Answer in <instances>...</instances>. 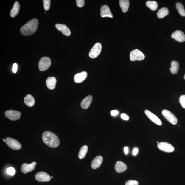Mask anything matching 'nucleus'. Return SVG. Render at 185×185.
I'll return each instance as SVG.
<instances>
[{
  "mask_svg": "<svg viewBox=\"0 0 185 185\" xmlns=\"http://www.w3.org/2000/svg\"><path fill=\"white\" fill-rule=\"evenodd\" d=\"M42 138L44 142L50 147L56 148L60 144L58 137L53 132L49 131L45 132L42 134Z\"/></svg>",
  "mask_w": 185,
  "mask_h": 185,
  "instance_id": "nucleus-1",
  "label": "nucleus"
},
{
  "mask_svg": "<svg viewBox=\"0 0 185 185\" xmlns=\"http://www.w3.org/2000/svg\"><path fill=\"white\" fill-rule=\"evenodd\" d=\"M38 25V21L37 19L30 20L21 27L20 32L24 36H30L37 31Z\"/></svg>",
  "mask_w": 185,
  "mask_h": 185,
  "instance_id": "nucleus-2",
  "label": "nucleus"
},
{
  "mask_svg": "<svg viewBox=\"0 0 185 185\" xmlns=\"http://www.w3.org/2000/svg\"><path fill=\"white\" fill-rule=\"evenodd\" d=\"M51 64V59L49 57H43L39 62V69L41 71H45L49 68Z\"/></svg>",
  "mask_w": 185,
  "mask_h": 185,
  "instance_id": "nucleus-3",
  "label": "nucleus"
},
{
  "mask_svg": "<svg viewBox=\"0 0 185 185\" xmlns=\"http://www.w3.org/2000/svg\"><path fill=\"white\" fill-rule=\"evenodd\" d=\"M130 60L131 61H141L145 58V55L140 50L136 49L130 52Z\"/></svg>",
  "mask_w": 185,
  "mask_h": 185,
  "instance_id": "nucleus-4",
  "label": "nucleus"
},
{
  "mask_svg": "<svg viewBox=\"0 0 185 185\" xmlns=\"http://www.w3.org/2000/svg\"><path fill=\"white\" fill-rule=\"evenodd\" d=\"M162 114L164 117L171 124L173 125L177 124V119L171 111L167 110L164 109L162 111Z\"/></svg>",
  "mask_w": 185,
  "mask_h": 185,
  "instance_id": "nucleus-5",
  "label": "nucleus"
},
{
  "mask_svg": "<svg viewBox=\"0 0 185 185\" xmlns=\"http://www.w3.org/2000/svg\"><path fill=\"white\" fill-rule=\"evenodd\" d=\"M6 143L9 147L13 150H19L22 147L21 144L15 139L8 137L6 139Z\"/></svg>",
  "mask_w": 185,
  "mask_h": 185,
  "instance_id": "nucleus-6",
  "label": "nucleus"
},
{
  "mask_svg": "<svg viewBox=\"0 0 185 185\" xmlns=\"http://www.w3.org/2000/svg\"><path fill=\"white\" fill-rule=\"evenodd\" d=\"M102 49V46L100 43H96L89 52V56L92 59L97 57L101 52Z\"/></svg>",
  "mask_w": 185,
  "mask_h": 185,
  "instance_id": "nucleus-7",
  "label": "nucleus"
},
{
  "mask_svg": "<svg viewBox=\"0 0 185 185\" xmlns=\"http://www.w3.org/2000/svg\"><path fill=\"white\" fill-rule=\"evenodd\" d=\"M6 117L12 121H15L19 119L21 116V113L20 111L10 110L7 111L5 112Z\"/></svg>",
  "mask_w": 185,
  "mask_h": 185,
  "instance_id": "nucleus-8",
  "label": "nucleus"
},
{
  "mask_svg": "<svg viewBox=\"0 0 185 185\" xmlns=\"http://www.w3.org/2000/svg\"><path fill=\"white\" fill-rule=\"evenodd\" d=\"M157 147L160 150L166 152H172L175 150V148L170 143L166 142L158 143Z\"/></svg>",
  "mask_w": 185,
  "mask_h": 185,
  "instance_id": "nucleus-9",
  "label": "nucleus"
},
{
  "mask_svg": "<svg viewBox=\"0 0 185 185\" xmlns=\"http://www.w3.org/2000/svg\"><path fill=\"white\" fill-rule=\"evenodd\" d=\"M51 178L49 175L43 171L38 172L35 176L36 180L40 182H49L51 180Z\"/></svg>",
  "mask_w": 185,
  "mask_h": 185,
  "instance_id": "nucleus-10",
  "label": "nucleus"
},
{
  "mask_svg": "<svg viewBox=\"0 0 185 185\" xmlns=\"http://www.w3.org/2000/svg\"><path fill=\"white\" fill-rule=\"evenodd\" d=\"M37 164L36 162L34 161L31 164H27L26 163L22 164L21 167L22 172L26 174L27 173L31 172L35 168V166Z\"/></svg>",
  "mask_w": 185,
  "mask_h": 185,
  "instance_id": "nucleus-11",
  "label": "nucleus"
},
{
  "mask_svg": "<svg viewBox=\"0 0 185 185\" xmlns=\"http://www.w3.org/2000/svg\"><path fill=\"white\" fill-rule=\"evenodd\" d=\"M145 113L148 118L155 124L159 125H162V122L161 120L154 114L152 113L151 112L148 110H146L145 111Z\"/></svg>",
  "mask_w": 185,
  "mask_h": 185,
  "instance_id": "nucleus-12",
  "label": "nucleus"
},
{
  "mask_svg": "<svg viewBox=\"0 0 185 185\" xmlns=\"http://www.w3.org/2000/svg\"><path fill=\"white\" fill-rule=\"evenodd\" d=\"M171 38L179 42L185 41V35L181 31L177 30L174 32L171 35Z\"/></svg>",
  "mask_w": 185,
  "mask_h": 185,
  "instance_id": "nucleus-13",
  "label": "nucleus"
},
{
  "mask_svg": "<svg viewBox=\"0 0 185 185\" xmlns=\"http://www.w3.org/2000/svg\"><path fill=\"white\" fill-rule=\"evenodd\" d=\"M100 15L102 18L106 17L113 18L112 14L110 10L109 7L106 5L102 6L100 8Z\"/></svg>",
  "mask_w": 185,
  "mask_h": 185,
  "instance_id": "nucleus-14",
  "label": "nucleus"
},
{
  "mask_svg": "<svg viewBox=\"0 0 185 185\" xmlns=\"http://www.w3.org/2000/svg\"><path fill=\"white\" fill-rule=\"evenodd\" d=\"M55 27L59 31H61L64 35L69 36L71 35V32L66 25L65 24H57Z\"/></svg>",
  "mask_w": 185,
  "mask_h": 185,
  "instance_id": "nucleus-15",
  "label": "nucleus"
},
{
  "mask_svg": "<svg viewBox=\"0 0 185 185\" xmlns=\"http://www.w3.org/2000/svg\"><path fill=\"white\" fill-rule=\"evenodd\" d=\"M88 76V74L85 71L78 73L75 75L74 80L75 83H81L85 80Z\"/></svg>",
  "mask_w": 185,
  "mask_h": 185,
  "instance_id": "nucleus-16",
  "label": "nucleus"
},
{
  "mask_svg": "<svg viewBox=\"0 0 185 185\" xmlns=\"http://www.w3.org/2000/svg\"><path fill=\"white\" fill-rule=\"evenodd\" d=\"M46 85L49 90H53L55 88L57 83V80L55 77H48L46 80Z\"/></svg>",
  "mask_w": 185,
  "mask_h": 185,
  "instance_id": "nucleus-17",
  "label": "nucleus"
},
{
  "mask_svg": "<svg viewBox=\"0 0 185 185\" xmlns=\"http://www.w3.org/2000/svg\"><path fill=\"white\" fill-rule=\"evenodd\" d=\"M103 157L102 156H98L96 157L92 161L91 163V167L93 169L99 168L101 165L103 161Z\"/></svg>",
  "mask_w": 185,
  "mask_h": 185,
  "instance_id": "nucleus-18",
  "label": "nucleus"
},
{
  "mask_svg": "<svg viewBox=\"0 0 185 185\" xmlns=\"http://www.w3.org/2000/svg\"><path fill=\"white\" fill-rule=\"evenodd\" d=\"M93 100L92 96L89 95L82 100L81 106L82 108L84 109H87L92 102Z\"/></svg>",
  "mask_w": 185,
  "mask_h": 185,
  "instance_id": "nucleus-19",
  "label": "nucleus"
},
{
  "mask_svg": "<svg viewBox=\"0 0 185 185\" xmlns=\"http://www.w3.org/2000/svg\"><path fill=\"white\" fill-rule=\"evenodd\" d=\"M127 166L126 164L122 161L116 162L115 165V169L117 172L120 173L124 172L126 170Z\"/></svg>",
  "mask_w": 185,
  "mask_h": 185,
  "instance_id": "nucleus-20",
  "label": "nucleus"
},
{
  "mask_svg": "<svg viewBox=\"0 0 185 185\" xmlns=\"http://www.w3.org/2000/svg\"><path fill=\"white\" fill-rule=\"evenodd\" d=\"M24 102L27 106L32 107L35 104V101L34 98L30 94L27 95L24 98Z\"/></svg>",
  "mask_w": 185,
  "mask_h": 185,
  "instance_id": "nucleus-21",
  "label": "nucleus"
},
{
  "mask_svg": "<svg viewBox=\"0 0 185 185\" xmlns=\"http://www.w3.org/2000/svg\"><path fill=\"white\" fill-rule=\"evenodd\" d=\"M20 9V4L18 1L15 2L13 6V7L11 10L10 15L12 18L15 17L19 13Z\"/></svg>",
  "mask_w": 185,
  "mask_h": 185,
  "instance_id": "nucleus-22",
  "label": "nucleus"
},
{
  "mask_svg": "<svg viewBox=\"0 0 185 185\" xmlns=\"http://www.w3.org/2000/svg\"><path fill=\"white\" fill-rule=\"evenodd\" d=\"M120 6L123 13L127 12L130 5V2L128 0H120Z\"/></svg>",
  "mask_w": 185,
  "mask_h": 185,
  "instance_id": "nucleus-23",
  "label": "nucleus"
},
{
  "mask_svg": "<svg viewBox=\"0 0 185 185\" xmlns=\"http://www.w3.org/2000/svg\"><path fill=\"white\" fill-rule=\"evenodd\" d=\"M171 68L170 69L171 73L173 74H177L179 68V63L177 61L171 62Z\"/></svg>",
  "mask_w": 185,
  "mask_h": 185,
  "instance_id": "nucleus-24",
  "label": "nucleus"
},
{
  "mask_svg": "<svg viewBox=\"0 0 185 185\" xmlns=\"http://www.w3.org/2000/svg\"><path fill=\"white\" fill-rule=\"evenodd\" d=\"M169 11L166 7L162 8L159 10L157 13V16L159 19H161L168 15Z\"/></svg>",
  "mask_w": 185,
  "mask_h": 185,
  "instance_id": "nucleus-25",
  "label": "nucleus"
},
{
  "mask_svg": "<svg viewBox=\"0 0 185 185\" xmlns=\"http://www.w3.org/2000/svg\"><path fill=\"white\" fill-rule=\"evenodd\" d=\"M88 147L87 145L83 146L79 151L78 157L80 159H81L85 158L88 151Z\"/></svg>",
  "mask_w": 185,
  "mask_h": 185,
  "instance_id": "nucleus-26",
  "label": "nucleus"
},
{
  "mask_svg": "<svg viewBox=\"0 0 185 185\" xmlns=\"http://www.w3.org/2000/svg\"><path fill=\"white\" fill-rule=\"evenodd\" d=\"M146 6L152 11L156 10L158 7V4L156 1H147L146 3Z\"/></svg>",
  "mask_w": 185,
  "mask_h": 185,
  "instance_id": "nucleus-27",
  "label": "nucleus"
},
{
  "mask_svg": "<svg viewBox=\"0 0 185 185\" xmlns=\"http://www.w3.org/2000/svg\"><path fill=\"white\" fill-rule=\"evenodd\" d=\"M176 7L180 15L182 17H185V10L182 4L180 3H178L176 4Z\"/></svg>",
  "mask_w": 185,
  "mask_h": 185,
  "instance_id": "nucleus-28",
  "label": "nucleus"
},
{
  "mask_svg": "<svg viewBox=\"0 0 185 185\" xmlns=\"http://www.w3.org/2000/svg\"><path fill=\"white\" fill-rule=\"evenodd\" d=\"M44 4V7L46 11L49 10L51 6V1L50 0H43V1Z\"/></svg>",
  "mask_w": 185,
  "mask_h": 185,
  "instance_id": "nucleus-29",
  "label": "nucleus"
},
{
  "mask_svg": "<svg viewBox=\"0 0 185 185\" xmlns=\"http://www.w3.org/2000/svg\"><path fill=\"white\" fill-rule=\"evenodd\" d=\"M179 102L183 108L185 109V95H183L180 96Z\"/></svg>",
  "mask_w": 185,
  "mask_h": 185,
  "instance_id": "nucleus-30",
  "label": "nucleus"
},
{
  "mask_svg": "<svg viewBox=\"0 0 185 185\" xmlns=\"http://www.w3.org/2000/svg\"><path fill=\"white\" fill-rule=\"evenodd\" d=\"M125 185H139V182L136 180H128L125 182Z\"/></svg>",
  "mask_w": 185,
  "mask_h": 185,
  "instance_id": "nucleus-31",
  "label": "nucleus"
},
{
  "mask_svg": "<svg viewBox=\"0 0 185 185\" xmlns=\"http://www.w3.org/2000/svg\"><path fill=\"white\" fill-rule=\"evenodd\" d=\"M7 172L9 175L13 176L15 174L16 171L14 168L10 167L7 169Z\"/></svg>",
  "mask_w": 185,
  "mask_h": 185,
  "instance_id": "nucleus-32",
  "label": "nucleus"
},
{
  "mask_svg": "<svg viewBox=\"0 0 185 185\" xmlns=\"http://www.w3.org/2000/svg\"><path fill=\"white\" fill-rule=\"evenodd\" d=\"M85 1L84 0H77L76 1L77 5L80 8L83 7L85 4Z\"/></svg>",
  "mask_w": 185,
  "mask_h": 185,
  "instance_id": "nucleus-33",
  "label": "nucleus"
},
{
  "mask_svg": "<svg viewBox=\"0 0 185 185\" xmlns=\"http://www.w3.org/2000/svg\"><path fill=\"white\" fill-rule=\"evenodd\" d=\"M18 70V65L16 63L14 64L13 66L12 71L14 73L17 72Z\"/></svg>",
  "mask_w": 185,
  "mask_h": 185,
  "instance_id": "nucleus-34",
  "label": "nucleus"
},
{
  "mask_svg": "<svg viewBox=\"0 0 185 185\" xmlns=\"http://www.w3.org/2000/svg\"><path fill=\"white\" fill-rule=\"evenodd\" d=\"M121 118H122V119L125 120H128L129 119V116H127L126 114L124 113L121 114Z\"/></svg>",
  "mask_w": 185,
  "mask_h": 185,
  "instance_id": "nucleus-35",
  "label": "nucleus"
},
{
  "mask_svg": "<svg viewBox=\"0 0 185 185\" xmlns=\"http://www.w3.org/2000/svg\"><path fill=\"white\" fill-rule=\"evenodd\" d=\"M118 111L117 110H113L111 111V114L112 116H116L118 114Z\"/></svg>",
  "mask_w": 185,
  "mask_h": 185,
  "instance_id": "nucleus-36",
  "label": "nucleus"
},
{
  "mask_svg": "<svg viewBox=\"0 0 185 185\" xmlns=\"http://www.w3.org/2000/svg\"><path fill=\"white\" fill-rule=\"evenodd\" d=\"M138 148H135L133 150V154L134 155H136L138 154Z\"/></svg>",
  "mask_w": 185,
  "mask_h": 185,
  "instance_id": "nucleus-37",
  "label": "nucleus"
},
{
  "mask_svg": "<svg viewBox=\"0 0 185 185\" xmlns=\"http://www.w3.org/2000/svg\"><path fill=\"white\" fill-rule=\"evenodd\" d=\"M124 152L125 154L128 153L129 150L128 148L127 147H125L124 148Z\"/></svg>",
  "mask_w": 185,
  "mask_h": 185,
  "instance_id": "nucleus-38",
  "label": "nucleus"
},
{
  "mask_svg": "<svg viewBox=\"0 0 185 185\" xmlns=\"http://www.w3.org/2000/svg\"><path fill=\"white\" fill-rule=\"evenodd\" d=\"M3 141L4 142H6V139H3Z\"/></svg>",
  "mask_w": 185,
  "mask_h": 185,
  "instance_id": "nucleus-39",
  "label": "nucleus"
},
{
  "mask_svg": "<svg viewBox=\"0 0 185 185\" xmlns=\"http://www.w3.org/2000/svg\"><path fill=\"white\" fill-rule=\"evenodd\" d=\"M184 78L185 80V74L184 75Z\"/></svg>",
  "mask_w": 185,
  "mask_h": 185,
  "instance_id": "nucleus-40",
  "label": "nucleus"
},
{
  "mask_svg": "<svg viewBox=\"0 0 185 185\" xmlns=\"http://www.w3.org/2000/svg\"><path fill=\"white\" fill-rule=\"evenodd\" d=\"M157 143H158V141H157Z\"/></svg>",
  "mask_w": 185,
  "mask_h": 185,
  "instance_id": "nucleus-41",
  "label": "nucleus"
},
{
  "mask_svg": "<svg viewBox=\"0 0 185 185\" xmlns=\"http://www.w3.org/2000/svg\"><path fill=\"white\" fill-rule=\"evenodd\" d=\"M44 13H46V11H45Z\"/></svg>",
  "mask_w": 185,
  "mask_h": 185,
  "instance_id": "nucleus-42",
  "label": "nucleus"
},
{
  "mask_svg": "<svg viewBox=\"0 0 185 185\" xmlns=\"http://www.w3.org/2000/svg\"><path fill=\"white\" fill-rule=\"evenodd\" d=\"M51 178H53V177L52 176V177H51Z\"/></svg>",
  "mask_w": 185,
  "mask_h": 185,
  "instance_id": "nucleus-43",
  "label": "nucleus"
}]
</instances>
